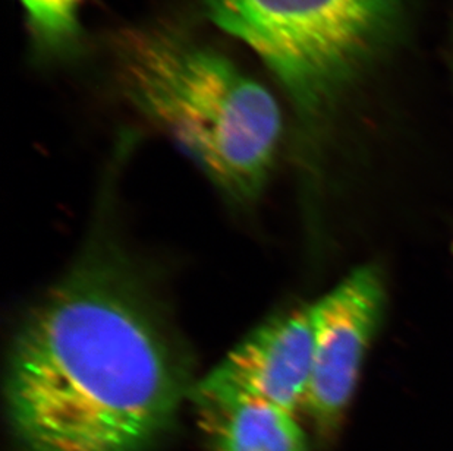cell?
<instances>
[{"label":"cell","mask_w":453,"mask_h":451,"mask_svg":"<svg viewBox=\"0 0 453 451\" xmlns=\"http://www.w3.org/2000/svg\"><path fill=\"white\" fill-rule=\"evenodd\" d=\"M193 387L137 277L96 252L21 324L4 393L27 451H142L175 424Z\"/></svg>","instance_id":"obj_1"},{"label":"cell","mask_w":453,"mask_h":451,"mask_svg":"<svg viewBox=\"0 0 453 451\" xmlns=\"http://www.w3.org/2000/svg\"><path fill=\"white\" fill-rule=\"evenodd\" d=\"M120 90L232 201L265 191L283 118L273 94L222 51L173 28L125 31L115 43Z\"/></svg>","instance_id":"obj_2"},{"label":"cell","mask_w":453,"mask_h":451,"mask_svg":"<svg viewBox=\"0 0 453 451\" xmlns=\"http://www.w3.org/2000/svg\"><path fill=\"white\" fill-rule=\"evenodd\" d=\"M205 17L251 49L316 135L395 46L406 0H202Z\"/></svg>","instance_id":"obj_3"},{"label":"cell","mask_w":453,"mask_h":451,"mask_svg":"<svg viewBox=\"0 0 453 451\" xmlns=\"http://www.w3.org/2000/svg\"><path fill=\"white\" fill-rule=\"evenodd\" d=\"M314 303L316 346L303 409L321 439H330L351 403L385 311L383 272L374 264L361 265Z\"/></svg>","instance_id":"obj_4"},{"label":"cell","mask_w":453,"mask_h":451,"mask_svg":"<svg viewBox=\"0 0 453 451\" xmlns=\"http://www.w3.org/2000/svg\"><path fill=\"white\" fill-rule=\"evenodd\" d=\"M316 346V303L261 324L194 383L189 401L251 397L296 415L303 408Z\"/></svg>","instance_id":"obj_5"},{"label":"cell","mask_w":453,"mask_h":451,"mask_svg":"<svg viewBox=\"0 0 453 451\" xmlns=\"http://www.w3.org/2000/svg\"><path fill=\"white\" fill-rule=\"evenodd\" d=\"M213 451H307L296 415L251 397L191 401Z\"/></svg>","instance_id":"obj_6"},{"label":"cell","mask_w":453,"mask_h":451,"mask_svg":"<svg viewBox=\"0 0 453 451\" xmlns=\"http://www.w3.org/2000/svg\"><path fill=\"white\" fill-rule=\"evenodd\" d=\"M35 46L44 55L71 56L81 44L84 0H19Z\"/></svg>","instance_id":"obj_7"}]
</instances>
